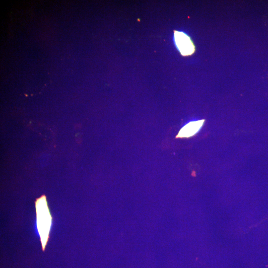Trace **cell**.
I'll return each mask as SVG.
<instances>
[{"mask_svg":"<svg viewBox=\"0 0 268 268\" xmlns=\"http://www.w3.org/2000/svg\"><path fill=\"white\" fill-rule=\"evenodd\" d=\"M203 120L192 122L184 127L179 133L178 137H189L195 134L201 128Z\"/></svg>","mask_w":268,"mask_h":268,"instance_id":"cell-3","label":"cell"},{"mask_svg":"<svg viewBox=\"0 0 268 268\" xmlns=\"http://www.w3.org/2000/svg\"><path fill=\"white\" fill-rule=\"evenodd\" d=\"M174 37L177 47L182 55L187 56L194 52V44L187 35L183 32L176 31Z\"/></svg>","mask_w":268,"mask_h":268,"instance_id":"cell-2","label":"cell"},{"mask_svg":"<svg viewBox=\"0 0 268 268\" xmlns=\"http://www.w3.org/2000/svg\"><path fill=\"white\" fill-rule=\"evenodd\" d=\"M36 212V225L40 236L43 251L50 238L53 217L52 216L47 204L46 197L41 196L35 201Z\"/></svg>","mask_w":268,"mask_h":268,"instance_id":"cell-1","label":"cell"}]
</instances>
